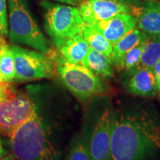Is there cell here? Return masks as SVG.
Here are the masks:
<instances>
[{
	"label": "cell",
	"mask_w": 160,
	"mask_h": 160,
	"mask_svg": "<svg viewBox=\"0 0 160 160\" xmlns=\"http://www.w3.org/2000/svg\"><path fill=\"white\" fill-rule=\"evenodd\" d=\"M160 148V126L146 116L111 113L108 160H142Z\"/></svg>",
	"instance_id": "obj_1"
},
{
	"label": "cell",
	"mask_w": 160,
	"mask_h": 160,
	"mask_svg": "<svg viewBox=\"0 0 160 160\" xmlns=\"http://www.w3.org/2000/svg\"><path fill=\"white\" fill-rule=\"evenodd\" d=\"M13 154L19 160H55L58 155L34 104L29 117L10 136Z\"/></svg>",
	"instance_id": "obj_2"
},
{
	"label": "cell",
	"mask_w": 160,
	"mask_h": 160,
	"mask_svg": "<svg viewBox=\"0 0 160 160\" xmlns=\"http://www.w3.org/2000/svg\"><path fill=\"white\" fill-rule=\"evenodd\" d=\"M10 19V40L43 53L51 51L50 44L32 16L28 0H8Z\"/></svg>",
	"instance_id": "obj_3"
},
{
	"label": "cell",
	"mask_w": 160,
	"mask_h": 160,
	"mask_svg": "<svg viewBox=\"0 0 160 160\" xmlns=\"http://www.w3.org/2000/svg\"><path fill=\"white\" fill-rule=\"evenodd\" d=\"M34 103L12 82H0V133L10 137L31 114Z\"/></svg>",
	"instance_id": "obj_4"
},
{
	"label": "cell",
	"mask_w": 160,
	"mask_h": 160,
	"mask_svg": "<svg viewBox=\"0 0 160 160\" xmlns=\"http://www.w3.org/2000/svg\"><path fill=\"white\" fill-rule=\"evenodd\" d=\"M41 5L45 9L46 31L57 48L65 40L83 31L85 23L77 8L47 1Z\"/></svg>",
	"instance_id": "obj_5"
},
{
	"label": "cell",
	"mask_w": 160,
	"mask_h": 160,
	"mask_svg": "<svg viewBox=\"0 0 160 160\" xmlns=\"http://www.w3.org/2000/svg\"><path fill=\"white\" fill-rule=\"evenodd\" d=\"M56 61L57 73L61 81L79 99L86 101L105 91L102 82L85 65L71 62L62 56L57 57Z\"/></svg>",
	"instance_id": "obj_6"
},
{
	"label": "cell",
	"mask_w": 160,
	"mask_h": 160,
	"mask_svg": "<svg viewBox=\"0 0 160 160\" xmlns=\"http://www.w3.org/2000/svg\"><path fill=\"white\" fill-rule=\"evenodd\" d=\"M14 57L16 80L28 82L33 80L51 79L57 74V53L30 51L17 45L12 46Z\"/></svg>",
	"instance_id": "obj_7"
},
{
	"label": "cell",
	"mask_w": 160,
	"mask_h": 160,
	"mask_svg": "<svg viewBox=\"0 0 160 160\" xmlns=\"http://www.w3.org/2000/svg\"><path fill=\"white\" fill-rule=\"evenodd\" d=\"M79 6L85 25L108 19L119 13H131V5L108 0H82Z\"/></svg>",
	"instance_id": "obj_8"
},
{
	"label": "cell",
	"mask_w": 160,
	"mask_h": 160,
	"mask_svg": "<svg viewBox=\"0 0 160 160\" xmlns=\"http://www.w3.org/2000/svg\"><path fill=\"white\" fill-rule=\"evenodd\" d=\"M111 132V113L106 108L99 116L88 147L90 160H108Z\"/></svg>",
	"instance_id": "obj_9"
},
{
	"label": "cell",
	"mask_w": 160,
	"mask_h": 160,
	"mask_svg": "<svg viewBox=\"0 0 160 160\" xmlns=\"http://www.w3.org/2000/svg\"><path fill=\"white\" fill-rule=\"evenodd\" d=\"M91 25L113 45L137 28V22L131 13H119Z\"/></svg>",
	"instance_id": "obj_10"
},
{
	"label": "cell",
	"mask_w": 160,
	"mask_h": 160,
	"mask_svg": "<svg viewBox=\"0 0 160 160\" xmlns=\"http://www.w3.org/2000/svg\"><path fill=\"white\" fill-rule=\"evenodd\" d=\"M137 26L148 35L160 34V2L151 0L143 7L131 5V13Z\"/></svg>",
	"instance_id": "obj_11"
},
{
	"label": "cell",
	"mask_w": 160,
	"mask_h": 160,
	"mask_svg": "<svg viewBox=\"0 0 160 160\" xmlns=\"http://www.w3.org/2000/svg\"><path fill=\"white\" fill-rule=\"evenodd\" d=\"M131 93L141 97H153L157 93V81L153 69L139 67L136 70L127 86Z\"/></svg>",
	"instance_id": "obj_12"
},
{
	"label": "cell",
	"mask_w": 160,
	"mask_h": 160,
	"mask_svg": "<svg viewBox=\"0 0 160 160\" xmlns=\"http://www.w3.org/2000/svg\"><path fill=\"white\" fill-rule=\"evenodd\" d=\"M147 36L148 34L141 30L135 28L113 45L111 59L112 64H113L117 70H122L123 60L128 52L142 42Z\"/></svg>",
	"instance_id": "obj_13"
},
{
	"label": "cell",
	"mask_w": 160,
	"mask_h": 160,
	"mask_svg": "<svg viewBox=\"0 0 160 160\" xmlns=\"http://www.w3.org/2000/svg\"><path fill=\"white\" fill-rule=\"evenodd\" d=\"M88 48V44L82 33L65 40L59 48L62 56L66 60L73 63L82 65Z\"/></svg>",
	"instance_id": "obj_14"
},
{
	"label": "cell",
	"mask_w": 160,
	"mask_h": 160,
	"mask_svg": "<svg viewBox=\"0 0 160 160\" xmlns=\"http://www.w3.org/2000/svg\"><path fill=\"white\" fill-rule=\"evenodd\" d=\"M83 65L91 69L99 77L104 78L113 77L111 57L95 51L90 47Z\"/></svg>",
	"instance_id": "obj_15"
},
{
	"label": "cell",
	"mask_w": 160,
	"mask_h": 160,
	"mask_svg": "<svg viewBox=\"0 0 160 160\" xmlns=\"http://www.w3.org/2000/svg\"><path fill=\"white\" fill-rule=\"evenodd\" d=\"M0 80L1 82H13L16 80L14 57L12 48L0 37Z\"/></svg>",
	"instance_id": "obj_16"
},
{
	"label": "cell",
	"mask_w": 160,
	"mask_h": 160,
	"mask_svg": "<svg viewBox=\"0 0 160 160\" xmlns=\"http://www.w3.org/2000/svg\"><path fill=\"white\" fill-rule=\"evenodd\" d=\"M160 59V34L148 35L144 41L139 67L153 69Z\"/></svg>",
	"instance_id": "obj_17"
},
{
	"label": "cell",
	"mask_w": 160,
	"mask_h": 160,
	"mask_svg": "<svg viewBox=\"0 0 160 160\" xmlns=\"http://www.w3.org/2000/svg\"><path fill=\"white\" fill-rule=\"evenodd\" d=\"M82 33L90 48L111 57L113 45L91 25H85Z\"/></svg>",
	"instance_id": "obj_18"
},
{
	"label": "cell",
	"mask_w": 160,
	"mask_h": 160,
	"mask_svg": "<svg viewBox=\"0 0 160 160\" xmlns=\"http://www.w3.org/2000/svg\"><path fill=\"white\" fill-rule=\"evenodd\" d=\"M144 41L128 52L123 60L122 70H125L126 71H135L138 68H139Z\"/></svg>",
	"instance_id": "obj_19"
},
{
	"label": "cell",
	"mask_w": 160,
	"mask_h": 160,
	"mask_svg": "<svg viewBox=\"0 0 160 160\" xmlns=\"http://www.w3.org/2000/svg\"><path fill=\"white\" fill-rule=\"evenodd\" d=\"M68 160H90L88 149L83 140L77 139L73 143Z\"/></svg>",
	"instance_id": "obj_20"
},
{
	"label": "cell",
	"mask_w": 160,
	"mask_h": 160,
	"mask_svg": "<svg viewBox=\"0 0 160 160\" xmlns=\"http://www.w3.org/2000/svg\"><path fill=\"white\" fill-rule=\"evenodd\" d=\"M0 35H8V23L6 0H0Z\"/></svg>",
	"instance_id": "obj_21"
},
{
	"label": "cell",
	"mask_w": 160,
	"mask_h": 160,
	"mask_svg": "<svg viewBox=\"0 0 160 160\" xmlns=\"http://www.w3.org/2000/svg\"><path fill=\"white\" fill-rule=\"evenodd\" d=\"M153 71L154 73L156 81H157V87L158 91H160V59L157 62L153 68Z\"/></svg>",
	"instance_id": "obj_22"
},
{
	"label": "cell",
	"mask_w": 160,
	"mask_h": 160,
	"mask_svg": "<svg viewBox=\"0 0 160 160\" xmlns=\"http://www.w3.org/2000/svg\"><path fill=\"white\" fill-rule=\"evenodd\" d=\"M56 1H58L62 3L68 4V5H79L82 0H56Z\"/></svg>",
	"instance_id": "obj_23"
},
{
	"label": "cell",
	"mask_w": 160,
	"mask_h": 160,
	"mask_svg": "<svg viewBox=\"0 0 160 160\" xmlns=\"http://www.w3.org/2000/svg\"><path fill=\"white\" fill-rule=\"evenodd\" d=\"M108 1L117 2H121V3H125V4H128V5H136L138 0H108Z\"/></svg>",
	"instance_id": "obj_24"
},
{
	"label": "cell",
	"mask_w": 160,
	"mask_h": 160,
	"mask_svg": "<svg viewBox=\"0 0 160 160\" xmlns=\"http://www.w3.org/2000/svg\"><path fill=\"white\" fill-rule=\"evenodd\" d=\"M14 155L13 154H9L7 157H5L3 158H0V160H14Z\"/></svg>",
	"instance_id": "obj_25"
},
{
	"label": "cell",
	"mask_w": 160,
	"mask_h": 160,
	"mask_svg": "<svg viewBox=\"0 0 160 160\" xmlns=\"http://www.w3.org/2000/svg\"><path fill=\"white\" fill-rule=\"evenodd\" d=\"M4 154H5V150L3 148L2 145L1 139H0V158L2 157Z\"/></svg>",
	"instance_id": "obj_26"
},
{
	"label": "cell",
	"mask_w": 160,
	"mask_h": 160,
	"mask_svg": "<svg viewBox=\"0 0 160 160\" xmlns=\"http://www.w3.org/2000/svg\"><path fill=\"white\" fill-rule=\"evenodd\" d=\"M159 99H160V93H159Z\"/></svg>",
	"instance_id": "obj_27"
},
{
	"label": "cell",
	"mask_w": 160,
	"mask_h": 160,
	"mask_svg": "<svg viewBox=\"0 0 160 160\" xmlns=\"http://www.w3.org/2000/svg\"><path fill=\"white\" fill-rule=\"evenodd\" d=\"M0 82H1V80H0Z\"/></svg>",
	"instance_id": "obj_28"
}]
</instances>
